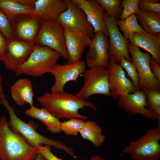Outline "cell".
<instances>
[{
	"label": "cell",
	"mask_w": 160,
	"mask_h": 160,
	"mask_svg": "<svg viewBox=\"0 0 160 160\" xmlns=\"http://www.w3.org/2000/svg\"><path fill=\"white\" fill-rule=\"evenodd\" d=\"M150 68L151 71L156 79L160 82V65L156 60L153 57L150 61Z\"/></svg>",
	"instance_id": "d590c367"
},
{
	"label": "cell",
	"mask_w": 160,
	"mask_h": 160,
	"mask_svg": "<svg viewBox=\"0 0 160 160\" xmlns=\"http://www.w3.org/2000/svg\"><path fill=\"white\" fill-rule=\"evenodd\" d=\"M86 67L85 61L81 60L63 65L56 64L50 72L55 79V83L51 88V92H64L65 84L71 81L76 82L79 76L84 73Z\"/></svg>",
	"instance_id": "4fadbf2b"
},
{
	"label": "cell",
	"mask_w": 160,
	"mask_h": 160,
	"mask_svg": "<svg viewBox=\"0 0 160 160\" xmlns=\"http://www.w3.org/2000/svg\"><path fill=\"white\" fill-rule=\"evenodd\" d=\"M128 50L132 63L137 71L139 77V90L143 92L149 90L160 89V82L153 74L150 66L152 58L148 52H143L138 47L128 44Z\"/></svg>",
	"instance_id": "ba28073f"
},
{
	"label": "cell",
	"mask_w": 160,
	"mask_h": 160,
	"mask_svg": "<svg viewBox=\"0 0 160 160\" xmlns=\"http://www.w3.org/2000/svg\"><path fill=\"white\" fill-rule=\"evenodd\" d=\"M10 22L15 39L32 45L44 22L33 14L17 15Z\"/></svg>",
	"instance_id": "7c38bea8"
},
{
	"label": "cell",
	"mask_w": 160,
	"mask_h": 160,
	"mask_svg": "<svg viewBox=\"0 0 160 160\" xmlns=\"http://www.w3.org/2000/svg\"><path fill=\"white\" fill-rule=\"evenodd\" d=\"M11 97L15 102L19 106L28 104L33 105L34 94L33 86L30 80L20 79L16 81L10 88Z\"/></svg>",
	"instance_id": "44dd1931"
},
{
	"label": "cell",
	"mask_w": 160,
	"mask_h": 160,
	"mask_svg": "<svg viewBox=\"0 0 160 160\" xmlns=\"http://www.w3.org/2000/svg\"><path fill=\"white\" fill-rule=\"evenodd\" d=\"M72 1L85 13L87 20L92 26L95 33L100 31L108 37L104 20L106 12L96 0Z\"/></svg>",
	"instance_id": "ac0fdd59"
},
{
	"label": "cell",
	"mask_w": 160,
	"mask_h": 160,
	"mask_svg": "<svg viewBox=\"0 0 160 160\" xmlns=\"http://www.w3.org/2000/svg\"><path fill=\"white\" fill-rule=\"evenodd\" d=\"M82 119L72 118L67 121L61 122L60 129L67 136H77L85 125V121Z\"/></svg>",
	"instance_id": "4316f807"
},
{
	"label": "cell",
	"mask_w": 160,
	"mask_h": 160,
	"mask_svg": "<svg viewBox=\"0 0 160 160\" xmlns=\"http://www.w3.org/2000/svg\"><path fill=\"white\" fill-rule=\"evenodd\" d=\"M2 79L1 75L0 74V103L3 99L5 98L4 92L3 89L2 85Z\"/></svg>",
	"instance_id": "74e56055"
},
{
	"label": "cell",
	"mask_w": 160,
	"mask_h": 160,
	"mask_svg": "<svg viewBox=\"0 0 160 160\" xmlns=\"http://www.w3.org/2000/svg\"><path fill=\"white\" fill-rule=\"evenodd\" d=\"M34 160H47L41 154L38 153L35 159Z\"/></svg>",
	"instance_id": "ab89813d"
},
{
	"label": "cell",
	"mask_w": 160,
	"mask_h": 160,
	"mask_svg": "<svg viewBox=\"0 0 160 160\" xmlns=\"http://www.w3.org/2000/svg\"><path fill=\"white\" fill-rule=\"evenodd\" d=\"M7 109L9 116L8 124L15 132L22 136L30 145L38 147L41 145H49L55 148L64 151L70 156L76 158L75 153L71 148L63 142L49 138L39 133L36 128L29 123L24 122L16 115L14 108L4 98L0 103Z\"/></svg>",
	"instance_id": "3957f363"
},
{
	"label": "cell",
	"mask_w": 160,
	"mask_h": 160,
	"mask_svg": "<svg viewBox=\"0 0 160 160\" xmlns=\"http://www.w3.org/2000/svg\"><path fill=\"white\" fill-rule=\"evenodd\" d=\"M25 113L27 116L41 122L51 133L57 134L62 132L60 119L54 116L45 108H39L33 105L26 110Z\"/></svg>",
	"instance_id": "7402d4cb"
},
{
	"label": "cell",
	"mask_w": 160,
	"mask_h": 160,
	"mask_svg": "<svg viewBox=\"0 0 160 160\" xmlns=\"http://www.w3.org/2000/svg\"><path fill=\"white\" fill-rule=\"evenodd\" d=\"M108 47V37L101 32L95 33L85 56L87 66L106 67L109 60Z\"/></svg>",
	"instance_id": "9a60e30c"
},
{
	"label": "cell",
	"mask_w": 160,
	"mask_h": 160,
	"mask_svg": "<svg viewBox=\"0 0 160 160\" xmlns=\"http://www.w3.org/2000/svg\"><path fill=\"white\" fill-rule=\"evenodd\" d=\"M129 40L130 44L145 49L160 63V37L146 32L132 34Z\"/></svg>",
	"instance_id": "ffe728a7"
},
{
	"label": "cell",
	"mask_w": 160,
	"mask_h": 160,
	"mask_svg": "<svg viewBox=\"0 0 160 160\" xmlns=\"http://www.w3.org/2000/svg\"><path fill=\"white\" fill-rule=\"evenodd\" d=\"M7 40L0 31V62H2L5 58V52Z\"/></svg>",
	"instance_id": "e575fe53"
},
{
	"label": "cell",
	"mask_w": 160,
	"mask_h": 160,
	"mask_svg": "<svg viewBox=\"0 0 160 160\" xmlns=\"http://www.w3.org/2000/svg\"><path fill=\"white\" fill-rule=\"evenodd\" d=\"M117 100L119 107L125 111L128 117L140 115L147 119L157 121L158 126H160V116L146 108V96L143 91L138 90L121 96Z\"/></svg>",
	"instance_id": "8fae6325"
},
{
	"label": "cell",
	"mask_w": 160,
	"mask_h": 160,
	"mask_svg": "<svg viewBox=\"0 0 160 160\" xmlns=\"http://www.w3.org/2000/svg\"><path fill=\"white\" fill-rule=\"evenodd\" d=\"M136 16L145 32L160 37V14L140 10Z\"/></svg>",
	"instance_id": "603a6c76"
},
{
	"label": "cell",
	"mask_w": 160,
	"mask_h": 160,
	"mask_svg": "<svg viewBox=\"0 0 160 160\" xmlns=\"http://www.w3.org/2000/svg\"><path fill=\"white\" fill-rule=\"evenodd\" d=\"M64 32V28L56 20L44 22L34 44L49 48L68 61L69 56Z\"/></svg>",
	"instance_id": "52a82bcc"
},
{
	"label": "cell",
	"mask_w": 160,
	"mask_h": 160,
	"mask_svg": "<svg viewBox=\"0 0 160 160\" xmlns=\"http://www.w3.org/2000/svg\"><path fill=\"white\" fill-rule=\"evenodd\" d=\"M37 100L43 107L60 119L78 118L85 120L88 117L80 114L79 110L85 107H89L95 111L97 109L94 103L65 91L62 93L46 92L39 96Z\"/></svg>",
	"instance_id": "6da1fadb"
},
{
	"label": "cell",
	"mask_w": 160,
	"mask_h": 160,
	"mask_svg": "<svg viewBox=\"0 0 160 160\" xmlns=\"http://www.w3.org/2000/svg\"><path fill=\"white\" fill-rule=\"evenodd\" d=\"M60 57L58 52L48 47L34 44L30 55L15 72V74L42 77L50 73Z\"/></svg>",
	"instance_id": "277c9868"
},
{
	"label": "cell",
	"mask_w": 160,
	"mask_h": 160,
	"mask_svg": "<svg viewBox=\"0 0 160 160\" xmlns=\"http://www.w3.org/2000/svg\"><path fill=\"white\" fill-rule=\"evenodd\" d=\"M22 4L25 6H34L36 0H17Z\"/></svg>",
	"instance_id": "8d00e7d4"
},
{
	"label": "cell",
	"mask_w": 160,
	"mask_h": 160,
	"mask_svg": "<svg viewBox=\"0 0 160 160\" xmlns=\"http://www.w3.org/2000/svg\"><path fill=\"white\" fill-rule=\"evenodd\" d=\"M64 35L69 56L68 63L81 60L85 49L90 44L92 39L86 34L64 28Z\"/></svg>",
	"instance_id": "e0dca14e"
},
{
	"label": "cell",
	"mask_w": 160,
	"mask_h": 160,
	"mask_svg": "<svg viewBox=\"0 0 160 160\" xmlns=\"http://www.w3.org/2000/svg\"><path fill=\"white\" fill-rule=\"evenodd\" d=\"M104 20L108 38L109 60L120 64L121 57L132 62L128 50V41L120 33L117 20L105 12Z\"/></svg>",
	"instance_id": "9c48e42d"
},
{
	"label": "cell",
	"mask_w": 160,
	"mask_h": 160,
	"mask_svg": "<svg viewBox=\"0 0 160 160\" xmlns=\"http://www.w3.org/2000/svg\"><path fill=\"white\" fill-rule=\"evenodd\" d=\"M51 146L49 145H41L37 147L38 153L43 156L47 160H62L55 155L52 152Z\"/></svg>",
	"instance_id": "836d02e7"
},
{
	"label": "cell",
	"mask_w": 160,
	"mask_h": 160,
	"mask_svg": "<svg viewBox=\"0 0 160 160\" xmlns=\"http://www.w3.org/2000/svg\"><path fill=\"white\" fill-rule=\"evenodd\" d=\"M67 9L61 13L56 21L64 29L84 33L92 39L95 33L84 12L72 0H66Z\"/></svg>",
	"instance_id": "30bf717a"
},
{
	"label": "cell",
	"mask_w": 160,
	"mask_h": 160,
	"mask_svg": "<svg viewBox=\"0 0 160 160\" xmlns=\"http://www.w3.org/2000/svg\"><path fill=\"white\" fill-rule=\"evenodd\" d=\"M120 65L127 73V76L137 90H139V77L136 68L132 62L129 61L125 58L122 57L121 59Z\"/></svg>",
	"instance_id": "f546056e"
},
{
	"label": "cell",
	"mask_w": 160,
	"mask_h": 160,
	"mask_svg": "<svg viewBox=\"0 0 160 160\" xmlns=\"http://www.w3.org/2000/svg\"><path fill=\"white\" fill-rule=\"evenodd\" d=\"M82 160H104V159L100 155H95L91 156L89 160L83 159Z\"/></svg>",
	"instance_id": "f35d334b"
},
{
	"label": "cell",
	"mask_w": 160,
	"mask_h": 160,
	"mask_svg": "<svg viewBox=\"0 0 160 160\" xmlns=\"http://www.w3.org/2000/svg\"><path fill=\"white\" fill-rule=\"evenodd\" d=\"M82 75L84 84L75 95L76 96L85 100L95 94L111 97L109 73L106 67L97 66L89 68Z\"/></svg>",
	"instance_id": "8992f818"
},
{
	"label": "cell",
	"mask_w": 160,
	"mask_h": 160,
	"mask_svg": "<svg viewBox=\"0 0 160 160\" xmlns=\"http://www.w3.org/2000/svg\"><path fill=\"white\" fill-rule=\"evenodd\" d=\"M104 8L107 14L116 20L122 11L121 0H96Z\"/></svg>",
	"instance_id": "83f0119b"
},
{
	"label": "cell",
	"mask_w": 160,
	"mask_h": 160,
	"mask_svg": "<svg viewBox=\"0 0 160 160\" xmlns=\"http://www.w3.org/2000/svg\"><path fill=\"white\" fill-rule=\"evenodd\" d=\"M0 9L10 21L17 15H32L34 11V6H25L17 0H0Z\"/></svg>",
	"instance_id": "d4e9b609"
},
{
	"label": "cell",
	"mask_w": 160,
	"mask_h": 160,
	"mask_svg": "<svg viewBox=\"0 0 160 160\" xmlns=\"http://www.w3.org/2000/svg\"><path fill=\"white\" fill-rule=\"evenodd\" d=\"M158 0H139L138 7L140 10L152 12L160 14V4Z\"/></svg>",
	"instance_id": "d6a6232c"
},
{
	"label": "cell",
	"mask_w": 160,
	"mask_h": 160,
	"mask_svg": "<svg viewBox=\"0 0 160 160\" xmlns=\"http://www.w3.org/2000/svg\"><path fill=\"white\" fill-rule=\"evenodd\" d=\"M146 96V108L160 116V89L144 92Z\"/></svg>",
	"instance_id": "f1b7e54d"
},
{
	"label": "cell",
	"mask_w": 160,
	"mask_h": 160,
	"mask_svg": "<svg viewBox=\"0 0 160 160\" xmlns=\"http://www.w3.org/2000/svg\"><path fill=\"white\" fill-rule=\"evenodd\" d=\"M139 0H123L121 7L123 9L120 16V20L125 19L132 14H137L140 11L138 7Z\"/></svg>",
	"instance_id": "4dcf8cb0"
},
{
	"label": "cell",
	"mask_w": 160,
	"mask_h": 160,
	"mask_svg": "<svg viewBox=\"0 0 160 160\" xmlns=\"http://www.w3.org/2000/svg\"><path fill=\"white\" fill-rule=\"evenodd\" d=\"M106 68L109 73L111 97L114 100L137 90L127 77L125 71L120 64L109 60Z\"/></svg>",
	"instance_id": "5bb4252c"
},
{
	"label": "cell",
	"mask_w": 160,
	"mask_h": 160,
	"mask_svg": "<svg viewBox=\"0 0 160 160\" xmlns=\"http://www.w3.org/2000/svg\"><path fill=\"white\" fill-rule=\"evenodd\" d=\"M67 7L66 0H37L32 14L39 17L43 22L56 20Z\"/></svg>",
	"instance_id": "d6986e66"
},
{
	"label": "cell",
	"mask_w": 160,
	"mask_h": 160,
	"mask_svg": "<svg viewBox=\"0 0 160 160\" xmlns=\"http://www.w3.org/2000/svg\"><path fill=\"white\" fill-rule=\"evenodd\" d=\"M34 45L16 39L7 41L5 58L2 62L5 68L15 72L27 59Z\"/></svg>",
	"instance_id": "2e32d148"
},
{
	"label": "cell",
	"mask_w": 160,
	"mask_h": 160,
	"mask_svg": "<svg viewBox=\"0 0 160 160\" xmlns=\"http://www.w3.org/2000/svg\"><path fill=\"white\" fill-rule=\"evenodd\" d=\"M117 24L123 33V36L127 41L133 33L145 32L138 23L136 16L132 14L127 18L117 20Z\"/></svg>",
	"instance_id": "484cf974"
},
{
	"label": "cell",
	"mask_w": 160,
	"mask_h": 160,
	"mask_svg": "<svg viewBox=\"0 0 160 160\" xmlns=\"http://www.w3.org/2000/svg\"><path fill=\"white\" fill-rule=\"evenodd\" d=\"M160 126L148 129L135 140L129 143L122 149L132 160H159L160 157Z\"/></svg>",
	"instance_id": "5b68a950"
},
{
	"label": "cell",
	"mask_w": 160,
	"mask_h": 160,
	"mask_svg": "<svg viewBox=\"0 0 160 160\" xmlns=\"http://www.w3.org/2000/svg\"><path fill=\"white\" fill-rule=\"evenodd\" d=\"M37 147L29 144L9 127L4 115L0 118V160H34Z\"/></svg>",
	"instance_id": "7a4b0ae2"
},
{
	"label": "cell",
	"mask_w": 160,
	"mask_h": 160,
	"mask_svg": "<svg viewBox=\"0 0 160 160\" xmlns=\"http://www.w3.org/2000/svg\"><path fill=\"white\" fill-rule=\"evenodd\" d=\"M0 31L7 41L15 39L11 23L5 13L0 9Z\"/></svg>",
	"instance_id": "1f68e13d"
},
{
	"label": "cell",
	"mask_w": 160,
	"mask_h": 160,
	"mask_svg": "<svg viewBox=\"0 0 160 160\" xmlns=\"http://www.w3.org/2000/svg\"><path fill=\"white\" fill-rule=\"evenodd\" d=\"M102 128L97 122L92 120L85 121L84 127L79 132L82 137L90 141L97 147L100 146L105 141L106 137L102 134Z\"/></svg>",
	"instance_id": "cb8c5ba5"
}]
</instances>
